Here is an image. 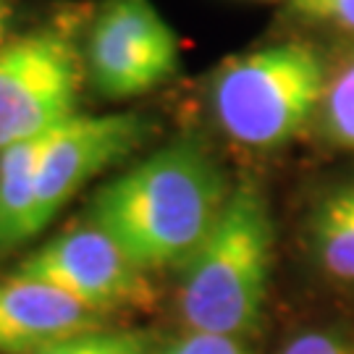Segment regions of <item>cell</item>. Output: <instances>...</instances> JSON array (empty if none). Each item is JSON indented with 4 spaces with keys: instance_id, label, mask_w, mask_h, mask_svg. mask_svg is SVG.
I'll use <instances>...</instances> for the list:
<instances>
[{
    "instance_id": "5b68a950",
    "label": "cell",
    "mask_w": 354,
    "mask_h": 354,
    "mask_svg": "<svg viewBox=\"0 0 354 354\" xmlns=\"http://www.w3.org/2000/svg\"><path fill=\"white\" fill-rule=\"evenodd\" d=\"M84 66L102 97H140L176 74V35L152 0H105L89 29Z\"/></svg>"
},
{
    "instance_id": "7c38bea8",
    "label": "cell",
    "mask_w": 354,
    "mask_h": 354,
    "mask_svg": "<svg viewBox=\"0 0 354 354\" xmlns=\"http://www.w3.org/2000/svg\"><path fill=\"white\" fill-rule=\"evenodd\" d=\"M320 113L330 142L354 150V58L328 79Z\"/></svg>"
},
{
    "instance_id": "5bb4252c",
    "label": "cell",
    "mask_w": 354,
    "mask_h": 354,
    "mask_svg": "<svg viewBox=\"0 0 354 354\" xmlns=\"http://www.w3.org/2000/svg\"><path fill=\"white\" fill-rule=\"evenodd\" d=\"M291 8L313 21L354 35V0H289Z\"/></svg>"
},
{
    "instance_id": "30bf717a",
    "label": "cell",
    "mask_w": 354,
    "mask_h": 354,
    "mask_svg": "<svg viewBox=\"0 0 354 354\" xmlns=\"http://www.w3.org/2000/svg\"><path fill=\"white\" fill-rule=\"evenodd\" d=\"M307 234L317 266L330 279L354 283V181L333 187L317 200Z\"/></svg>"
},
{
    "instance_id": "8fae6325",
    "label": "cell",
    "mask_w": 354,
    "mask_h": 354,
    "mask_svg": "<svg viewBox=\"0 0 354 354\" xmlns=\"http://www.w3.org/2000/svg\"><path fill=\"white\" fill-rule=\"evenodd\" d=\"M152 346L155 344L145 330L97 326L50 344L37 354H150Z\"/></svg>"
},
{
    "instance_id": "2e32d148",
    "label": "cell",
    "mask_w": 354,
    "mask_h": 354,
    "mask_svg": "<svg viewBox=\"0 0 354 354\" xmlns=\"http://www.w3.org/2000/svg\"><path fill=\"white\" fill-rule=\"evenodd\" d=\"M11 26H13L11 0H0V50L11 42Z\"/></svg>"
},
{
    "instance_id": "7a4b0ae2",
    "label": "cell",
    "mask_w": 354,
    "mask_h": 354,
    "mask_svg": "<svg viewBox=\"0 0 354 354\" xmlns=\"http://www.w3.org/2000/svg\"><path fill=\"white\" fill-rule=\"evenodd\" d=\"M276 228L260 184L231 187L213 231L181 266L178 315L187 330L244 339L266 313Z\"/></svg>"
},
{
    "instance_id": "3957f363",
    "label": "cell",
    "mask_w": 354,
    "mask_h": 354,
    "mask_svg": "<svg viewBox=\"0 0 354 354\" xmlns=\"http://www.w3.org/2000/svg\"><path fill=\"white\" fill-rule=\"evenodd\" d=\"M328 68L307 42H276L228 58L210 82V108L228 140L279 150L320 111Z\"/></svg>"
},
{
    "instance_id": "9a60e30c",
    "label": "cell",
    "mask_w": 354,
    "mask_h": 354,
    "mask_svg": "<svg viewBox=\"0 0 354 354\" xmlns=\"http://www.w3.org/2000/svg\"><path fill=\"white\" fill-rule=\"evenodd\" d=\"M281 354H354V346L333 330H307L294 336Z\"/></svg>"
},
{
    "instance_id": "277c9868",
    "label": "cell",
    "mask_w": 354,
    "mask_h": 354,
    "mask_svg": "<svg viewBox=\"0 0 354 354\" xmlns=\"http://www.w3.org/2000/svg\"><path fill=\"white\" fill-rule=\"evenodd\" d=\"M87 74L64 24L32 29L0 50V150L42 137L74 118Z\"/></svg>"
},
{
    "instance_id": "8992f818",
    "label": "cell",
    "mask_w": 354,
    "mask_h": 354,
    "mask_svg": "<svg viewBox=\"0 0 354 354\" xmlns=\"http://www.w3.org/2000/svg\"><path fill=\"white\" fill-rule=\"evenodd\" d=\"M13 273L64 291L100 317L145 304L152 297L147 273L89 221L39 244Z\"/></svg>"
},
{
    "instance_id": "ba28073f",
    "label": "cell",
    "mask_w": 354,
    "mask_h": 354,
    "mask_svg": "<svg viewBox=\"0 0 354 354\" xmlns=\"http://www.w3.org/2000/svg\"><path fill=\"white\" fill-rule=\"evenodd\" d=\"M97 326L100 315L42 281L19 273L0 279V354H37Z\"/></svg>"
},
{
    "instance_id": "9c48e42d",
    "label": "cell",
    "mask_w": 354,
    "mask_h": 354,
    "mask_svg": "<svg viewBox=\"0 0 354 354\" xmlns=\"http://www.w3.org/2000/svg\"><path fill=\"white\" fill-rule=\"evenodd\" d=\"M53 131L0 150V263L32 241L29 226L37 194V171Z\"/></svg>"
},
{
    "instance_id": "6da1fadb",
    "label": "cell",
    "mask_w": 354,
    "mask_h": 354,
    "mask_svg": "<svg viewBox=\"0 0 354 354\" xmlns=\"http://www.w3.org/2000/svg\"><path fill=\"white\" fill-rule=\"evenodd\" d=\"M231 187L192 137L165 145L111 178L89 200L87 221L145 270L178 268L213 231Z\"/></svg>"
},
{
    "instance_id": "4fadbf2b",
    "label": "cell",
    "mask_w": 354,
    "mask_h": 354,
    "mask_svg": "<svg viewBox=\"0 0 354 354\" xmlns=\"http://www.w3.org/2000/svg\"><path fill=\"white\" fill-rule=\"evenodd\" d=\"M150 354H252L241 339L203 333V330H184L181 336L165 344H155Z\"/></svg>"
},
{
    "instance_id": "52a82bcc",
    "label": "cell",
    "mask_w": 354,
    "mask_h": 354,
    "mask_svg": "<svg viewBox=\"0 0 354 354\" xmlns=\"http://www.w3.org/2000/svg\"><path fill=\"white\" fill-rule=\"evenodd\" d=\"M147 134L150 121L140 113H79L61 124L39 160L29 236L37 239L82 187L140 150Z\"/></svg>"
}]
</instances>
